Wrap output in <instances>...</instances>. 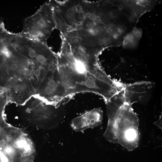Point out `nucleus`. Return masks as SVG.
I'll return each instance as SVG.
<instances>
[{"label":"nucleus","mask_w":162,"mask_h":162,"mask_svg":"<svg viewBox=\"0 0 162 162\" xmlns=\"http://www.w3.org/2000/svg\"><path fill=\"white\" fill-rule=\"evenodd\" d=\"M40 74L41 71L40 69H36L34 71V74L36 76H39Z\"/></svg>","instance_id":"obj_15"},{"label":"nucleus","mask_w":162,"mask_h":162,"mask_svg":"<svg viewBox=\"0 0 162 162\" xmlns=\"http://www.w3.org/2000/svg\"><path fill=\"white\" fill-rule=\"evenodd\" d=\"M32 107L35 111L40 112L44 109V106L43 103L38 100H34L32 103Z\"/></svg>","instance_id":"obj_7"},{"label":"nucleus","mask_w":162,"mask_h":162,"mask_svg":"<svg viewBox=\"0 0 162 162\" xmlns=\"http://www.w3.org/2000/svg\"><path fill=\"white\" fill-rule=\"evenodd\" d=\"M107 115V125L104 134L106 139L128 151L136 148L139 142V122L132 105L126 102L115 114Z\"/></svg>","instance_id":"obj_2"},{"label":"nucleus","mask_w":162,"mask_h":162,"mask_svg":"<svg viewBox=\"0 0 162 162\" xmlns=\"http://www.w3.org/2000/svg\"><path fill=\"white\" fill-rule=\"evenodd\" d=\"M127 28V27L123 25H120L117 27V30L122 34L126 31Z\"/></svg>","instance_id":"obj_10"},{"label":"nucleus","mask_w":162,"mask_h":162,"mask_svg":"<svg viewBox=\"0 0 162 162\" xmlns=\"http://www.w3.org/2000/svg\"><path fill=\"white\" fill-rule=\"evenodd\" d=\"M122 34L121 33L117 30L113 34L112 36L114 38L117 39Z\"/></svg>","instance_id":"obj_12"},{"label":"nucleus","mask_w":162,"mask_h":162,"mask_svg":"<svg viewBox=\"0 0 162 162\" xmlns=\"http://www.w3.org/2000/svg\"><path fill=\"white\" fill-rule=\"evenodd\" d=\"M118 11L116 9H112L110 11L109 15L110 17L112 18H115L117 17L119 15Z\"/></svg>","instance_id":"obj_9"},{"label":"nucleus","mask_w":162,"mask_h":162,"mask_svg":"<svg viewBox=\"0 0 162 162\" xmlns=\"http://www.w3.org/2000/svg\"><path fill=\"white\" fill-rule=\"evenodd\" d=\"M134 37L137 39H140L142 37V32L139 28H134L131 32Z\"/></svg>","instance_id":"obj_8"},{"label":"nucleus","mask_w":162,"mask_h":162,"mask_svg":"<svg viewBox=\"0 0 162 162\" xmlns=\"http://www.w3.org/2000/svg\"><path fill=\"white\" fill-rule=\"evenodd\" d=\"M2 73L3 72L2 70H1L0 69V76L2 75Z\"/></svg>","instance_id":"obj_17"},{"label":"nucleus","mask_w":162,"mask_h":162,"mask_svg":"<svg viewBox=\"0 0 162 162\" xmlns=\"http://www.w3.org/2000/svg\"><path fill=\"white\" fill-rule=\"evenodd\" d=\"M134 37L131 33L128 34L124 38L123 46L127 47L129 44H133L134 42Z\"/></svg>","instance_id":"obj_6"},{"label":"nucleus","mask_w":162,"mask_h":162,"mask_svg":"<svg viewBox=\"0 0 162 162\" xmlns=\"http://www.w3.org/2000/svg\"><path fill=\"white\" fill-rule=\"evenodd\" d=\"M0 79H1V77H0Z\"/></svg>","instance_id":"obj_18"},{"label":"nucleus","mask_w":162,"mask_h":162,"mask_svg":"<svg viewBox=\"0 0 162 162\" xmlns=\"http://www.w3.org/2000/svg\"><path fill=\"white\" fill-rule=\"evenodd\" d=\"M92 47L81 44L72 46L64 41L57 58L61 80L66 98L92 92L101 96L106 103L124 85L100 68L97 60L99 52Z\"/></svg>","instance_id":"obj_1"},{"label":"nucleus","mask_w":162,"mask_h":162,"mask_svg":"<svg viewBox=\"0 0 162 162\" xmlns=\"http://www.w3.org/2000/svg\"><path fill=\"white\" fill-rule=\"evenodd\" d=\"M12 62L13 63H12L10 65V69L13 70H16L18 68V65L17 64L18 62L16 63Z\"/></svg>","instance_id":"obj_11"},{"label":"nucleus","mask_w":162,"mask_h":162,"mask_svg":"<svg viewBox=\"0 0 162 162\" xmlns=\"http://www.w3.org/2000/svg\"><path fill=\"white\" fill-rule=\"evenodd\" d=\"M152 86V84L148 81H141L125 85L124 95L127 102L132 105L147 98Z\"/></svg>","instance_id":"obj_5"},{"label":"nucleus","mask_w":162,"mask_h":162,"mask_svg":"<svg viewBox=\"0 0 162 162\" xmlns=\"http://www.w3.org/2000/svg\"><path fill=\"white\" fill-rule=\"evenodd\" d=\"M162 121V117L161 116L160 117L159 119L156 122H155L154 124L156 125L157 126H158V127H159L161 129V122Z\"/></svg>","instance_id":"obj_13"},{"label":"nucleus","mask_w":162,"mask_h":162,"mask_svg":"<svg viewBox=\"0 0 162 162\" xmlns=\"http://www.w3.org/2000/svg\"><path fill=\"white\" fill-rule=\"evenodd\" d=\"M16 90L17 92H21L23 90V87L22 85L19 84L16 86Z\"/></svg>","instance_id":"obj_14"},{"label":"nucleus","mask_w":162,"mask_h":162,"mask_svg":"<svg viewBox=\"0 0 162 162\" xmlns=\"http://www.w3.org/2000/svg\"><path fill=\"white\" fill-rule=\"evenodd\" d=\"M126 3L128 5H130L133 3V1H128L126 2Z\"/></svg>","instance_id":"obj_16"},{"label":"nucleus","mask_w":162,"mask_h":162,"mask_svg":"<svg viewBox=\"0 0 162 162\" xmlns=\"http://www.w3.org/2000/svg\"><path fill=\"white\" fill-rule=\"evenodd\" d=\"M103 117L102 110L99 108H95L74 118L71 121V126L76 131L83 132L100 125Z\"/></svg>","instance_id":"obj_4"},{"label":"nucleus","mask_w":162,"mask_h":162,"mask_svg":"<svg viewBox=\"0 0 162 162\" xmlns=\"http://www.w3.org/2000/svg\"><path fill=\"white\" fill-rule=\"evenodd\" d=\"M56 27L52 8L47 2L25 19L21 33L30 39L46 44L47 40Z\"/></svg>","instance_id":"obj_3"}]
</instances>
